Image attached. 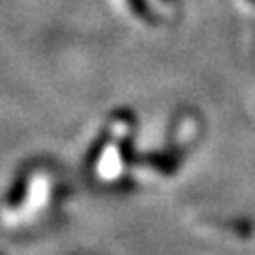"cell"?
<instances>
[{
	"label": "cell",
	"mask_w": 255,
	"mask_h": 255,
	"mask_svg": "<svg viewBox=\"0 0 255 255\" xmlns=\"http://www.w3.org/2000/svg\"><path fill=\"white\" fill-rule=\"evenodd\" d=\"M127 2H129V6L135 12V16H139L145 22H155V16H153V12H151V8L147 4V0H127Z\"/></svg>",
	"instance_id": "1"
},
{
	"label": "cell",
	"mask_w": 255,
	"mask_h": 255,
	"mask_svg": "<svg viewBox=\"0 0 255 255\" xmlns=\"http://www.w3.org/2000/svg\"><path fill=\"white\" fill-rule=\"evenodd\" d=\"M163 2H171V4H177V0H163Z\"/></svg>",
	"instance_id": "2"
}]
</instances>
